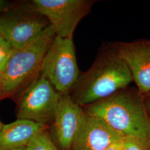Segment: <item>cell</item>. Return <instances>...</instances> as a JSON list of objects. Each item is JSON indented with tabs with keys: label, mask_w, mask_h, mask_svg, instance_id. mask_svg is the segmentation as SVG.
<instances>
[{
	"label": "cell",
	"mask_w": 150,
	"mask_h": 150,
	"mask_svg": "<svg viewBox=\"0 0 150 150\" xmlns=\"http://www.w3.org/2000/svg\"><path fill=\"white\" fill-rule=\"evenodd\" d=\"M132 81L127 66L108 44L101 48L91 67L81 73L69 95L83 107L111 96Z\"/></svg>",
	"instance_id": "obj_1"
},
{
	"label": "cell",
	"mask_w": 150,
	"mask_h": 150,
	"mask_svg": "<svg viewBox=\"0 0 150 150\" xmlns=\"http://www.w3.org/2000/svg\"><path fill=\"white\" fill-rule=\"evenodd\" d=\"M82 107L87 115L100 119L123 137H150V118L144 96L137 87L128 86Z\"/></svg>",
	"instance_id": "obj_2"
},
{
	"label": "cell",
	"mask_w": 150,
	"mask_h": 150,
	"mask_svg": "<svg viewBox=\"0 0 150 150\" xmlns=\"http://www.w3.org/2000/svg\"><path fill=\"white\" fill-rule=\"evenodd\" d=\"M56 36L50 25L32 41L14 49L5 70L0 76L2 97L9 96L40 75L43 59Z\"/></svg>",
	"instance_id": "obj_3"
},
{
	"label": "cell",
	"mask_w": 150,
	"mask_h": 150,
	"mask_svg": "<svg viewBox=\"0 0 150 150\" xmlns=\"http://www.w3.org/2000/svg\"><path fill=\"white\" fill-rule=\"evenodd\" d=\"M81 72L73 38L56 36L43 59L40 75L61 94H69Z\"/></svg>",
	"instance_id": "obj_4"
},
{
	"label": "cell",
	"mask_w": 150,
	"mask_h": 150,
	"mask_svg": "<svg viewBox=\"0 0 150 150\" xmlns=\"http://www.w3.org/2000/svg\"><path fill=\"white\" fill-rule=\"evenodd\" d=\"M49 25L32 1L13 5L0 15V36L15 49L31 42Z\"/></svg>",
	"instance_id": "obj_5"
},
{
	"label": "cell",
	"mask_w": 150,
	"mask_h": 150,
	"mask_svg": "<svg viewBox=\"0 0 150 150\" xmlns=\"http://www.w3.org/2000/svg\"><path fill=\"white\" fill-rule=\"evenodd\" d=\"M61 93L40 75L30 83L18 98L16 116L50 126L54 120Z\"/></svg>",
	"instance_id": "obj_6"
},
{
	"label": "cell",
	"mask_w": 150,
	"mask_h": 150,
	"mask_svg": "<svg viewBox=\"0 0 150 150\" xmlns=\"http://www.w3.org/2000/svg\"><path fill=\"white\" fill-rule=\"evenodd\" d=\"M48 20L56 36L73 38L80 22L90 14L94 0H33Z\"/></svg>",
	"instance_id": "obj_7"
},
{
	"label": "cell",
	"mask_w": 150,
	"mask_h": 150,
	"mask_svg": "<svg viewBox=\"0 0 150 150\" xmlns=\"http://www.w3.org/2000/svg\"><path fill=\"white\" fill-rule=\"evenodd\" d=\"M86 117L83 108L69 94H61L54 120L48 127L51 139L59 150H72Z\"/></svg>",
	"instance_id": "obj_8"
},
{
	"label": "cell",
	"mask_w": 150,
	"mask_h": 150,
	"mask_svg": "<svg viewBox=\"0 0 150 150\" xmlns=\"http://www.w3.org/2000/svg\"><path fill=\"white\" fill-rule=\"evenodd\" d=\"M127 66L139 92H150V40L109 43Z\"/></svg>",
	"instance_id": "obj_9"
},
{
	"label": "cell",
	"mask_w": 150,
	"mask_h": 150,
	"mask_svg": "<svg viewBox=\"0 0 150 150\" xmlns=\"http://www.w3.org/2000/svg\"><path fill=\"white\" fill-rule=\"evenodd\" d=\"M123 136L99 118L86 115L72 150H105Z\"/></svg>",
	"instance_id": "obj_10"
},
{
	"label": "cell",
	"mask_w": 150,
	"mask_h": 150,
	"mask_svg": "<svg viewBox=\"0 0 150 150\" xmlns=\"http://www.w3.org/2000/svg\"><path fill=\"white\" fill-rule=\"evenodd\" d=\"M48 127L41 123L20 119L4 125L0 130V150L27 147L36 134Z\"/></svg>",
	"instance_id": "obj_11"
},
{
	"label": "cell",
	"mask_w": 150,
	"mask_h": 150,
	"mask_svg": "<svg viewBox=\"0 0 150 150\" xmlns=\"http://www.w3.org/2000/svg\"><path fill=\"white\" fill-rule=\"evenodd\" d=\"M48 127L41 131L33 137L27 145V150H59L51 139Z\"/></svg>",
	"instance_id": "obj_12"
},
{
	"label": "cell",
	"mask_w": 150,
	"mask_h": 150,
	"mask_svg": "<svg viewBox=\"0 0 150 150\" xmlns=\"http://www.w3.org/2000/svg\"><path fill=\"white\" fill-rule=\"evenodd\" d=\"M122 147L123 150H150V137H123Z\"/></svg>",
	"instance_id": "obj_13"
},
{
	"label": "cell",
	"mask_w": 150,
	"mask_h": 150,
	"mask_svg": "<svg viewBox=\"0 0 150 150\" xmlns=\"http://www.w3.org/2000/svg\"><path fill=\"white\" fill-rule=\"evenodd\" d=\"M15 48L0 36V76L6 67Z\"/></svg>",
	"instance_id": "obj_14"
},
{
	"label": "cell",
	"mask_w": 150,
	"mask_h": 150,
	"mask_svg": "<svg viewBox=\"0 0 150 150\" xmlns=\"http://www.w3.org/2000/svg\"><path fill=\"white\" fill-rule=\"evenodd\" d=\"M14 5L11 1L0 0V15L10 9Z\"/></svg>",
	"instance_id": "obj_15"
},
{
	"label": "cell",
	"mask_w": 150,
	"mask_h": 150,
	"mask_svg": "<svg viewBox=\"0 0 150 150\" xmlns=\"http://www.w3.org/2000/svg\"><path fill=\"white\" fill-rule=\"evenodd\" d=\"M122 139L114 142L112 145L108 147L105 150H123Z\"/></svg>",
	"instance_id": "obj_16"
},
{
	"label": "cell",
	"mask_w": 150,
	"mask_h": 150,
	"mask_svg": "<svg viewBox=\"0 0 150 150\" xmlns=\"http://www.w3.org/2000/svg\"><path fill=\"white\" fill-rule=\"evenodd\" d=\"M144 96V100H145V106L147 110V112L150 118V92L147 94H146Z\"/></svg>",
	"instance_id": "obj_17"
},
{
	"label": "cell",
	"mask_w": 150,
	"mask_h": 150,
	"mask_svg": "<svg viewBox=\"0 0 150 150\" xmlns=\"http://www.w3.org/2000/svg\"><path fill=\"white\" fill-rule=\"evenodd\" d=\"M27 150V147H22V148H20V149H13V150Z\"/></svg>",
	"instance_id": "obj_18"
},
{
	"label": "cell",
	"mask_w": 150,
	"mask_h": 150,
	"mask_svg": "<svg viewBox=\"0 0 150 150\" xmlns=\"http://www.w3.org/2000/svg\"><path fill=\"white\" fill-rule=\"evenodd\" d=\"M4 124L0 121V130L4 127Z\"/></svg>",
	"instance_id": "obj_19"
},
{
	"label": "cell",
	"mask_w": 150,
	"mask_h": 150,
	"mask_svg": "<svg viewBox=\"0 0 150 150\" xmlns=\"http://www.w3.org/2000/svg\"><path fill=\"white\" fill-rule=\"evenodd\" d=\"M2 91H1V83H0V99L2 98Z\"/></svg>",
	"instance_id": "obj_20"
}]
</instances>
